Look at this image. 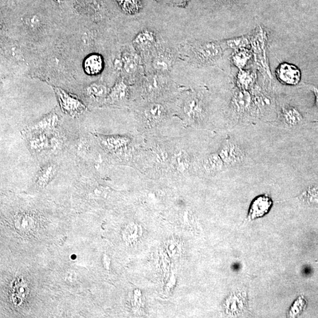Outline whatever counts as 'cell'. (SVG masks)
Segmentation results:
<instances>
[{
	"instance_id": "cell-1",
	"label": "cell",
	"mask_w": 318,
	"mask_h": 318,
	"mask_svg": "<svg viewBox=\"0 0 318 318\" xmlns=\"http://www.w3.org/2000/svg\"><path fill=\"white\" fill-rule=\"evenodd\" d=\"M188 50L190 60L201 66L215 64L221 58L223 53L222 47L218 42L192 43Z\"/></svg>"
},
{
	"instance_id": "cell-2",
	"label": "cell",
	"mask_w": 318,
	"mask_h": 318,
	"mask_svg": "<svg viewBox=\"0 0 318 318\" xmlns=\"http://www.w3.org/2000/svg\"><path fill=\"white\" fill-rule=\"evenodd\" d=\"M226 166H236L245 159V153L239 144L226 141L218 152Z\"/></svg>"
},
{
	"instance_id": "cell-3",
	"label": "cell",
	"mask_w": 318,
	"mask_h": 318,
	"mask_svg": "<svg viewBox=\"0 0 318 318\" xmlns=\"http://www.w3.org/2000/svg\"><path fill=\"white\" fill-rule=\"evenodd\" d=\"M276 75L281 83L288 86H296L301 80V70L289 62H282L276 69Z\"/></svg>"
},
{
	"instance_id": "cell-4",
	"label": "cell",
	"mask_w": 318,
	"mask_h": 318,
	"mask_svg": "<svg viewBox=\"0 0 318 318\" xmlns=\"http://www.w3.org/2000/svg\"><path fill=\"white\" fill-rule=\"evenodd\" d=\"M273 201L268 195L258 196L250 204L247 219L249 221L265 217L272 208Z\"/></svg>"
},
{
	"instance_id": "cell-5",
	"label": "cell",
	"mask_w": 318,
	"mask_h": 318,
	"mask_svg": "<svg viewBox=\"0 0 318 318\" xmlns=\"http://www.w3.org/2000/svg\"><path fill=\"white\" fill-rule=\"evenodd\" d=\"M62 111L70 114L71 115H76L83 112L84 105L76 98L70 95L60 89H56Z\"/></svg>"
},
{
	"instance_id": "cell-6",
	"label": "cell",
	"mask_w": 318,
	"mask_h": 318,
	"mask_svg": "<svg viewBox=\"0 0 318 318\" xmlns=\"http://www.w3.org/2000/svg\"><path fill=\"white\" fill-rule=\"evenodd\" d=\"M252 102V97L248 90L239 89L234 94L231 105L236 113L243 115L249 111Z\"/></svg>"
},
{
	"instance_id": "cell-7",
	"label": "cell",
	"mask_w": 318,
	"mask_h": 318,
	"mask_svg": "<svg viewBox=\"0 0 318 318\" xmlns=\"http://www.w3.org/2000/svg\"><path fill=\"white\" fill-rule=\"evenodd\" d=\"M281 113L283 122L288 128H296L303 122V116L299 110L292 105H284L282 108Z\"/></svg>"
},
{
	"instance_id": "cell-8",
	"label": "cell",
	"mask_w": 318,
	"mask_h": 318,
	"mask_svg": "<svg viewBox=\"0 0 318 318\" xmlns=\"http://www.w3.org/2000/svg\"><path fill=\"white\" fill-rule=\"evenodd\" d=\"M174 65V58L167 52H161L153 57L152 66L158 73H167L170 72Z\"/></svg>"
},
{
	"instance_id": "cell-9",
	"label": "cell",
	"mask_w": 318,
	"mask_h": 318,
	"mask_svg": "<svg viewBox=\"0 0 318 318\" xmlns=\"http://www.w3.org/2000/svg\"><path fill=\"white\" fill-rule=\"evenodd\" d=\"M225 166V163L223 162L218 152L211 153V154L207 155L203 161L204 170L208 174H218L223 170Z\"/></svg>"
},
{
	"instance_id": "cell-10",
	"label": "cell",
	"mask_w": 318,
	"mask_h": 318,
	"mask_svg": "<svg viewBox=\"0 0 318 318\" xmlns=\"http://www.w3.org/2000/svg\"><path fill=\"white\" fill-rule=\"evenodd\" d=\"M184 112L190 118L201 116L203 112V105L201 100L196 96L188 98L184 102Z\"/></svg>"
},
{
	"instance_id": "cell-11",
	"label": "cell",
	"mask_w": 318,
	"mask_h": 318,
	"mask_svg": "<svg viewBox=\"0 0 318 318\" xmlns=\"http://www.w3.org/2000/svg\"><path fill=\"white\" fill-rule=\"evenodd\" d=\"M156 41L155 33L152 30L144 29L136 35L133 43L138 48L145 49L154 45Z\"/></svg>"
},
{
	"instance_id": "cell-12",
	"label": "cell",
	"mask_w": 318,
	"mask_h": 318,
	"mask_svg": "<svg viewBox=\"0 0 318 318\" xmlns=\"http://www.w3.org/2000/svg\"><path fill=\"white\" fill-rule=\"evenodd\" d=\"M256 74L250 70L242 69L239 70L236 82L239 89L249 90L253 87L256 81Z\"/></svg>"
},
{
	"instance_id": "cell-13",
	"label": "cell",
	"mask_w": 318,
	"mask_h": 318,
	"mask_svg": "<svg viewBox=\"0 0 318 318\" xmlns=\"http://www.w3.org/2000/svg\"><path fill=\"white\" fill-rule=\"evenodd\" d=\"M164 108L158 103H152L144 110V117L149 123H157L163 119L165 116Z\"/></svg>"
},
{
	"instance_id": "cell-14",
	"label": "cell",
	"mask_w": 318,
	"mask_h": 318,
	"mask_svg": "<svg viewBox=\"0 0 318 318\" xmlns=\"http://www.w3.org/2000/svg\"><path fill=\"white\" fill-rule=\"evenodd\" d=\"M104 67L103 58L99 54H93L86 59L84 68L86 72L90 75L99 74Z\"/></svg>"
},
{
	"instance_id": "cell-15",
	"label": "cell",
	"mask_w": 318,
	"mask_h": 318,
	"mask_svg": "<svg viewBox=\"0 0 318 318\" xmlns=\"http://www.w3.org/2000/svg\"><path fill=\"white\" fill-rule=\"evenodd\" d=\"M299 198L306 205L311 207L318 208V186H309L302 192Z\"/></svg>"
},
{
	"instance_id": "cell-16",
	"label": "cell",
	"mask_w": 318,
	"mask_h": 318,
	"mask_svg": "<svg viewBox=\"0 0 318 318\" xmlns=\"http://www.w3.org/2000/svg\"><path fill=\"white\" fill-rule=\"evenodd\" d=\"M252 53L248 49H242L235 50L232 56V62L239 70L243 69L249 61Z\"/></svg>"
},
{
	"instance_id": "cell-17",
	"label": "cell",
	"mask_w": 318,
	"mask_h": 318,
	"mask_svg": "<svg viewBox=\"0 0 318 318\" xmlns=\"http://www.w3.org/2000/svg\"><path fill=\"white\" fill-rule=\"evenodd\" d=\"M128 93V86L123 80H120L113 88L110 93L108 99L111 101H116L123 100L126 96Z\"/></svg>"
},
{
	"instance_id": "cell-18",
	"label": "cell",
	"mask_w": 318,
	"mask_h": 318,
	"mask_svg": "<svg viewBox=\"0 0 318 318\" xmlns=\"http://www.w3.org/2000/svg\"><path fill=\"white\" fill-rule=\"evenodd\" d=\"M121 62L125 72L129 74H134L138 69L139 60L134 54H124Z\"/></svg>"
},
{
	"instance_id": "cell-19",
	"label": "cell",
	"mask_w": 318,
	"mask_h": 318,
	"mask_svg": "<svg viewBox=\"0 0 318 318\" xmlns=\"http://www.w3.org/2000/svg\"><path fill=\"white\" fill-rule=\"evenodd\" d=\"M226 46L230 49L235 50L247 49L250 44L248 37L241 36L228 39L225 41Z\"/></svg>"
},
{
	"instance_id": "cell-20",
	"label": "cell",
	"mask_w": 318,
	"mask_h": 318,
	"mask_svg": "<svg viewBox=\"0 0 318 318\" xmlns=\"http://www.w3.org/2000/svg\"><path fill=\"white\" fill-rule=\"evenodd\" d=\"M88 91L90 95L93 97L101 98L107 94V88L103 84L94 83L89 86Z\"/></svg>"
},
{
	"instance_id": "cell-21",
	"label": "cell",
	"mask_w": 318,
	"mask_h": 318,
	"mask_svg": "<svg viewBox=\"0 0 318 318\" xmlns=\"http://www.w3.org/2000/svg\"><path fill=\"white\" fill-rule=\"evenodd\" d=\"M162 84L161 78L157 76L149 77L145 81V87L147 92H153L158 90Z\"/></svg>"
},
{
	"instance_id": "cell-22",
	"label": "cell",
	"mask_w": 318,
	"mask_h": 318,
	"mask_svg": "<svg viewBox=\"0 0 318 318\" xmlns=\"http://www.w3.org/2000/svg\"><path fill=\"white\" fill-rule=\"evenodd\" d=\"M123 9L129 13H135L139 10L137 0H120Z\"/></svg>"
},
{
	"instance_id": "cell-23",
	"label": "cell",
	"mask_w": 318,
	"mask_h": 318,
	"mask_svg": "<svg viewBox=\"0 0 318 318\" xmlns=\"http://www.w3.org/2000/svg\"><path fill=\"white\" fill-rule=\"evenodd\" d=\"M128 140L121 137H111L108 139V146L111 148H118L126 144Z\"/></svg>"
},
{
	"instance_id": "cell-24",
	"label": "cell",
	"mask_w": 318,
	"mask_h": 318,
	"mask_svg": "<svg viewBox=\"0 0 318 318\" xmlns=\"http://www.w3.org/2000/svg\"><path fill=\"white\" fill-rule=\"evenodd\" d=\"M26 23L27 26H29L31 29L36 28L40 25V18L36 15H31L27 17L26 19Z\"/></svg>"
},
{
	"instance_id": "cell-25",
	"label": "cell",
	"mask_w": 318,
	"mask_h": 318,
	"mask_svg": "<svg viewBox=\"0 0 318 318\" xmlns=\"http://www.w3.org/2000/svg\"><path fill=\"white\" fill-rule=\"evenodd\" d=\"M306 88H307L308 89L311 91L314 94V96H315V104L318 108V86L312 85V84H308L305 86Z\"/></svg>"
},
{
	"instance_id": "cell-26",
	"label": "cell",
	"mask_w": 318,
	"mask_h": 318,
	"mask_svg": "<svg viewBox=\"0 0 318 318\" xmlns=\"http://www.w3.org/2000/svg\"><path fill=\"white\" fill-rule=\"evenodd\" d=\"M227 1H231V0H227Z\"/></svg>"
},
{
	"instance_id": "cell-27",
	"label": "cell",
	"mask_w": 318,
	"mask_h": 318,
	"mask_svg": "<svg viewBox=\"0 0 318 318\" xmlns=\"http://www.w3.org/2000/svg\"><path fill=\"white\" fill-rule=\"evenodd\" d=\"M58 1H60V0H58Z\"/></svg>"
}]
</instances>
